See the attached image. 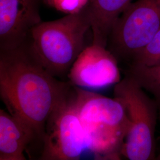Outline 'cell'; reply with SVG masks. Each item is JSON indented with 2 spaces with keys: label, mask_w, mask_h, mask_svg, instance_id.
I'll use <instances>...</instances> for the list:
<instances>
[{
  "label": "cell",
  "mask_w": 160,
  "mask_h": 160,
  "mask_svg": "<svg viewBox=\"0 0 160 160\" xmlns=\"http://www.w3.org/2000/svg\"><path fill=\"white\" fill-rule=\"evenodd\" d=\"M119 63L106 47L86 46L69 71L70 83L85 89H97L117 84L121 79Z\"/></svg>",
  "instance_id": "7"
},
{
  "label": "cell",
  "mask_w": 160,
  "mask_h": 160,
  "mask_svg": "<svg viewBox=\"0 0 160 160\" xmlns=\"http://www.w3.org/2000/svg\"><path fill=\"white\" fill-rule=\"evenodd\" d=\"M43 0H0V52L16 49L28 40L31 31L42 22Z\"/></svg>",
  "instance_id": "8"
},
{
  "label": "cell",
  "mask_w": 160,
  "mask_h": 160,
  "mask_svg": "<svg viewBox=\"0 0 160 160\" xmlns=\"http://www.w3.org/2000/svg\"><path fill=\"white\" fill-rule=\"evenodd\" d=\"M156 160H160V153L156 157Z\"/></svg>",
  "instance_id": "14"
},
{
  "label": "cell",
  "mask_w": 160,
  "mask_h": 160,
  "mask_svg": "<svg viewBox=\"0 0 160 160\" xmlns=\"http://www.w3.org/2000/svg\"><path fill=\"white\" fill-rule=\"evenodd\" d=\"M131 77L125 75L116 84L114 98L126 112L129 128L122 156L129 160H156L155 129L159 118L154 99Z\"/></svg>",
  "instance_id": "4"
},
{
  "label": "cell",
  "mask_w": 160,
  "mask_h": 160,
  "mask_svg": "<svg viewBox=\"0 0 160 160\" xmlns=\"http://www.w3.org/2000/svg\"><path fill=\"white\" fill-rule=\"evenodd\" d=\"M92 27L91 9L42 22L30 32L26 43L35 58L56 78L68 74L76 59L86 48Z\"/></svg>",
  "instance_id": "3"
},
{
  "label": "cell",
  "mask_w": 160,
  "mask_h": 160,
  "mask_svg": "<svg viewBox=\"0 0 160 160\" xmlns=\"http://www.w3.org/2000/svg\"><path fill=\"white\" fill-rule=\"evenodd\" d=\"M130 65H139L149 67L160 65V30L126 67Z\"/></svg>",
  "instance_id": "12"
},
{
  "label": "cell",
  "mask_w": 160,
  "mask_h": 160,
  "mask_svg": "<svg viewBox=\"0 0 160 160\" xmlns=\"http://www.w3.org/2000/svg\"><path fill=\"white\" fill-rule=\"evenodd\" d=\"M93 0H43V3L58 12L73 14L91 9Z\"/></svg>",
  "instance_id": "13"
},
{
  "label": "cell",
  "mask_w": 160,
  "mask_h": 160,
  "mask_svg": "<svg viewBox=\"0 0 160 160\" xmlns=\"http://www.w3.org/2000/svg\"><path fill=\"white\" fill-rule=\"evenodd\" d=\"M32 143V132L4 110H0V160H26L24 151Z\"/></svg>",
  "instance_id": "9"
},
{
  "label": "cell",
  "mask_w": 160,
  "mask_h": 160,
  "mask_svg": "<svg viewBox=\"0 0 160 160\" xmlns=\"http://www.w3.org/2000/svg\"><path fill=\"white\" fill-rule=\"evenodd\" d=\"M132 0H93L91 7L92 43L106 47L116 20Z\"/></svg>",
  "instance_id": "10"
},
{
  "label": "cell",
  "mask_w": 160,
  "mask_h": 160,
  "mask_svg": "<svg viewBox=\"0 0 160 160\" xmlns=\"http://www.w3.org/2000/svg\"><path fill=\"white\" fill-rule=\"evenodd\" d=\"M160 30V0H137L116 20L106 48L126 67Z\"/></svg>",
  "instance_id": "5"
},
{
  "label": "cell",
  "mask_w": 160,
  "mask_h": 160,
  "mask_svg": "<svg viewBox=\"0 0 160 160\" xmlns=\"http://www.w3.org/2000/svg\"><path fill=\"white\" fill-rule=\"evenodd\" d=\"M75 106L86 136L87 149L96 159L119 160L129 123L122 104L74 86Z\"/></svg>",
  "instance_id": "2"
},
{
  "label": "cell",
  "mask_w": 160,
  "mask_h": 160,
  "mask_svg": "<svg viewBox=\"0 0 160 160\" xmlns=\"http://www.w3.org/2000/svg\"><path fill=\"white\" fill-rule=\"evenodd\" d=\"M123 71L125 75L134 79L152 95L157 104L160 119V65L149 67L130 65L123 68Z\"/></svg>",
  "instance_id": "11"
},
{
  "label": "cell",
  "mask_w": 160,
  "mask_h": 160,
  "mask_svg": "<svg viewBox=\"0 0 160 160\" xmlns=\"http://www.w3.org/2000/svg\"><path fill=\"white\" fill-rule=\"evenodd\" d=\"M73 88L47 122L39 160H76L87 149L86 136L75 106Z\"/></svg>",
  "instance_id": "6"
},
{
  "label": "cell",
  "mask_w": 160,
  "mask_h": 160,
  "mask_svg": "<svg viewBox=\"0 0 160 160\" xmlns=\"http://www.w3.org/2000/svg\"><path fill=\"white\" fill-rule=\"evenodd\" d=\"M73 88L58 80L35 58L26 42L0 52V96L9 113L22 122L41 151L47 122Z\"/></svg>",
  "instance_id": "1"
}]
</instances>
